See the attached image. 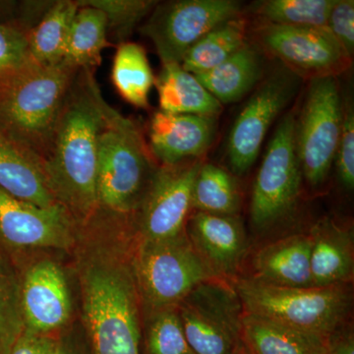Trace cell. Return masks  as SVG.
<instances>
[{"label":"cell","instance_id":"6da1fadb","mask_svg":"<svg viewBox=\"0 0 354 354\" xmlns=\"http://www.w3.org/2000/svg\"><path fill=\"white\" fill-rule=\"evenodd\" d=\"M123 225L92 221L79 253L83 320L94 354H141L140 295L132 259L116 241Z\"/></svg>","mask_w":354,"mask_h":354},{"label":"cell","instance_id":"7a4b0ae2","mask_svg":"<svg viewBox=\"0 0 354 354\" xmlns=\"http://www.w3.org/2000/svg\"><path fill=\"white\" fill-rule=\"evenodd\" d=\"M95 71L77 72L44 160L53 196L79 225L97 209L100 136L114 111L102 97Z\"/></svg>","mask_w":354,"mask_h":354},{"label":"cell","instance_id":"3957f363","mask_svg":"<svg viewBox=\"0 0 354 354\" xmlns=\"http://www.w3.org/2000/svg\"><path fill=\"white\" fill-rule=\"evenodd\" d=\"M78 69L28 60L0 74V133L46 160Z\"/></svg>","mask_w":354,"mask_h":354},{"label":"cell","instance_id":"277c9868","mask_svg":"<svg viewBox=\"0 0 354 354\" xmlns=\"http://www.w3.org/2000/svg\"><path fill=\"white\" fill-rule=\"evenodd\" d=\"M158 167L138 123L114 109L100 136L93 218L133 223Z\"/></svg>","mask_w":354,"mask_h":354},{"label":"cell","instance_id":"5b68a950","mask_svg":"<svg viewBox=\"0 0 354 354\" xmlns=\"http://www.w3.org/2000/svg\"><path fill=\"white\" fill-rule=\"evenodd\" d=\"M235 292L246 313L329 337L341 327L351 308V295L342 286L286 288L241 279Z\"/></svg>","mask_w":354,"mask_h":354},{"label":"cell","instance_id":"8992f818","mask_svg":"<svg viewBox=\"0 0 354 354\" xmlns=\"http://www.w3.org/2000/svg\"><path fill=\"white\" fill-rule=\"evenodd\" d=\"M132 263L141 304L151 315L177 308L198 286L216 277L186 232L167 241H141Z\"/></svg>","mask_w":354,"mask_h":354},{"label":"cell","instance_id":"52a82bcc","mask_svg":"<svg viewBox=\"0 0 354 354\" xmlns=\"http://www.w3.org/2000/svg\"><path fill=\"white\" fill-rule=\"evenodd\" d=\"M342 102L335 77L310 81L295 122V145L302 176L312 186L326 180L341 135Z\"/></svg>","mask_w":354,"mask_h":354},{"label":"cell","instance_id":"ba28073f","mask_svg":"<svg viewBox=\"0 0 354 354\" xmlns=\"http://www.w3.org/2000/svg\"><path fill=\"white\" fill-rule=\"evenodd\" d=\"M235 0H177L158 3L141 32L151 39L162 65L181 64L194 44L215 29L241 15Z\"/></svg>","mask_w":354,"mask_h":354},{"label":"cell","instance_id":"9c48e42d","mask_svg":"<svg viewBox=\"0 0 354 354\" xmlns=\"http://www.w3.org/2000/svg\"><path fill=\"white\" fill-rule=\"evenodd\" d=\"M295 111L283 116L266 150L254 183L251 218L267 230L290 213L301 185L302 172L295 145Z\"/></svg>","mask_w":354,"mask_h":354},{"label":"cell","instance_id":"30bf717a","mask_svg":"<svg viewBox=\"0 0 354 354\" xmlns=\"http://www.w3.org/2000/svg\"><path fill=\"white\" fill-rule=\"evenodd\" d=\"M215 281L198 286L176 308L194 354H234L242 342L241 300Z\"/></svg>","mask_w":354,"mask_h":354},{"label":"cell","instance_id":"8fae6325","mask_svg":"<svg viewBox=\"0 0 354 354\" xmlns=\"http://www.w3.org/2000/svg\"><path fill=\"white\" fill-rule=\"evenodd\" d=\"M78 230V223L62 205L39 208L0 189V251L17 267L20 256L32 249L72 248Z\"/></svg>","mask_w":354,"mask_h":354},{"label":"cell","instance_id":"7c38bea8","mask_svg":"<svg viewBox=\"0 0 354 354\" xmlns=\"http://www.w3.org/2000/svg\"><path fill=\"white\" fill-rule=\"evenodd\" d=\"M202 164L200 158L158 165L133 220L141 241H167L186 232L192 209L193 186Z\"/></svg>","mask_w":354,"mask_h":354},{"label":"cell","instance_id":"4fadbf2b","mask_svg":"<svg viewBox=\"0 0 354 354\" xmlns=\"http://www.w3.org/2000/svg\"><path fill=\"white\" fill-rule=\"evenodd\" d=\"M257 38L270 55L299 78L311 81L335 77L351 66V58L328 28L263 23Z\"/></svg>","mask_w":354,"mask_h":354},{"label":"cell","instance_id":"5bb4252c","mask_svg":"<svg viewBox=\"0 0 354 354\" xmlns=\"http://www.w3.org/2000/svg\"><path fill=\"white\" fill-rule=\"evenodd\" d=\"M299 77L288 69L270 76L237 116L227 140L230 169L237 176L246 174L257 160L270 127L297 90Z\"/></svg>","mask_w":354,"mask_h":354},{"label":"cell","instance_id":"9a60e30c","mask_svg":"<svg viewBox=\"0 0 354 354\" xmlns=\"http://www.w3.org/2000/svg\"><path fill=\"white\" fill-rule=\"evenodd\" d=\"M21 299L25 330L29 332L53 335L71 318L68 283L55 261L39 260L21 272Z\"/></svg>","mask_w":354,"mask_h":354},{"label":"cell","instance_id":"2e32d148","mask_svg":"<svg viewBox=\"0 0 354 354\" xmlns=\"http://www.w3.org/2000/svg\"><path fill=\"white\" fill-rule=\"evenodd\" d=\"M215 116L172 114L158 111L149 127V148L160 165L200 160L216 133Z\"/></svg>","mask_w":354,"mask_h":354},{"label":"cell","instance_id":"e0dca14e","mask_svg":"<svg viewBox=\"0 0 354 354\" xmlns=\"http://www.w3.org/2000/svg\"><path fill=\"white\" fill-rule=\"evenodd\" d=\"M188 239L216 276H232L246 251V239L235 216L196 212L187 223Z\"/></svg>","mask_w":354,"mask_h":354},{"label":"cell","instance_id":"ac0fdd59","mask_svg":"<svg viewBox=\"0 0 354 354\" xmlns=\"http://www.w3.org/2000/svg\"><path fill=\"white\" fill-rule=\"evenodd\" d=\"M0 189L39 208L60 205L48 185L44 160L1 133Z\"/></svg>","mask_w":354,"mask_h":354},{"label":"cell","instance_id":"d6986e66","mask_svg":"<svg viewBox=\"0 0 354 354\" xmlns=\"http://www.w3.org/2000/svg\"><path fill=\"white\" fill-rule=\"evenodd\" d=\"M241 341L250 354H328L333 344L329 337L250 313L242 316Z\"/></svg>","mask_w":354,"mask_h":354},{"label":"cell","instance_id":"ffe728a7","mask_svg":"<svg viewBox=\"0 0 354 354\" xmlns=\"http://www.w3.org/2000/svg\"><path fill=\"white\" fill-rule=\"evenodd\" d=\"M310 267L316 288L342 286L353 274L351 234L329 218H323L310 232Z\"/></svg>","mask_w":354,"mask_h":354},{"label":"cell","instance_id":"44dd1931","mask_svg":"<svg viewBox=\"0 0 354 354\" xmlns=\"http://www.w3.org/2000/svg\"><path fill=\"white\" fill-rule=\"evenodd\" d=\"M309 235H292L261 249L254 260L255 279L286 288H312Z\"/></svg>","mask_w":354,"mask_h":354},{"label":"cell","instance_id":"7402d4cb","mask_svg":"<svg viewBox=\"0 0 354 354\" xmlns=\"http://www.w3.org/2000/svg\"><path fill=\"white\" fill-rule=\"evenodd\" d=\"M155 85L160 111L164 113L216 118L223 109V104L209 94L196 76L180 64L162 65Z\"/></svg>","mask_w":354,"mask_h":354},{"label":"cell","instance_id":"603a6c76","mask_svg":"<svg viewBox=\"0 0 354 354\" xmlns=\"http://www.w3.org/2000/svg\"><path fill=\"white\" fill-rule=\"evenodd\" d=\"M195 76L221 104H232L252 90L262 76V67L256 50L246 44L216 68Z\"/></svg>","mask_w":354,"mask_h":354},{"label":"cell","instance_id":"cb8c5ba5","mask_svg":"<svg viewBox=\"0 0 354 354\" xmlns=\"http://www.w3.org/2000/svg\"><path fill=\"white\" fill-rule=\"evenodd\" d=\"M78 1H53L44 17L28 34L29 58L37 64L53 65L64 62Z\"/></svg>","mask_w":354,"mask_h":354},{"label":"cell","instance_id":"d4e9b609","mask_svg":"<svg viewBox=\"0 0 354 354\" xmlns=\"http://www.w3.org/2000/svg\"><path fill=\"white\" fill-rule=\"evenodd\" d=\"M106 32L108 21L101 10L79 7L65 50V64L78 70L97 68L102 62V51L111 46Z\"/></svg>","mask_w":354,"mask_h":354},{"label":"cell","instance_id":"484cf974","mask_svg":"<svg viewBox=\"0 0 354 354\" xmlns=\"http://www.w3.org/2000/svg\"><path fill=\"white\" fill-rule=\"evenodd\" d=\"M111 80L123 100L135 108H149L156 78L143 46L131 41L120 44L114 55Z\"/></svg>","mask_w":354,"mask_h":354},{"label":"cell","instance_id":"4316f807","mask_svg":"<svg viewBox=\"0 0 354 354\" xmlns=\"http://www.w3.org/2000/svg\"><path fill=\"white\" fill-rule=\"evenodd\" d=\"M246 35L247 23L241 16L227 21L194 44L180 65L193 75L216 68L245 46Z\"/></svg>","mask_w":354,"mask_h":354},{"label":"cell","instance_id":"83f0119b","mask_svg":"<svg viewBox=\"0 0 354 354\" xmlns=\"http://www.w3.org/2000/svg\"><path fill=\"white\" fill-rule=\"evenodd\" d=\"M241 203L234 177L218 165L203 162L193 186L192 209L214 215L235 216Z\"/></svg>","mask_w":354,"mask_h":354},{"label":"cell","instance_id":"f1b7e54d","mask_svg":"<svg viewBox=\"0 0 354 354\" xmlns=\"http://www.w3.org/2000/svg\"><path fill=\"white\" fill-rule=\"evenodd\" d=\"M25 330L21 299V272L0 251V354H10Z\"/></svg>","mask_w":354,"mask_h":354},{"label":"cell","instance_id":"f546056e","mask_svg":"<svg viewBox=\"0 0 354 354\" xmlns=\"http://www.w3.org/2000/svg\"><path fill=\"white\" fill-rule=\"evenodd\" d=\"M335 0H266L254 4V13L267 24L327 28Z\"/></svg>","mask_w":354,"mask_h":354},{"label":"cell","instance_id":"4dcf8cb0","mask_svg":"<svg viewBox=\"0 0 354 354\" xmlns=\"http://www.w3.org/2000/svg\"><path fill=\"white\" fill-rule=\"evenodd\" d=\"M158 3L155 0H79L80 6L99 9L106 15L108 30L118 41L129 38L133 30Z\"/></svg>","mask_w":354,"mask_h":354},{"label":"cell","instance_id":"1f68e13d","mask_svg":"<svg viewBox=\"0 0 354 354\" xmlns=\"http://www.w3.org/2000/svg\"><path fill=\"white\" fill-rule=\"evenodd\" d=\"M145 344L146 354H194L184 335L176 308L151 315Z\"/></svg>","mask_w":354,"mask_h":354},{"label":"cell","instance_id":"d6a6232c","mask_svg":"<svg viewBox=\"0 0 354 354\" xmlns=\"http://www.w3.org/2000/svg\"><path fill=\"white\" fill-rule=\"evenodd\" d=\"M335 167L342 185L348 190L354 187V113L353 106H342L341 135L335 152Z\"/></svg>","mask_w":354,"mask_h":354},{"label":"cell","instance_id":"836d02e7","mask_svg":"<svg viewBox=\"0 0 354 354\" xmlns=\"http://www.w3.org/2000/svg\"><path fill=\"white\" fill-rule=\"evenodd\" d=\"M29 59L27 35L14 26L0 23V74L19 68Z\"/></svg>","mask_w":354,"mask_h":354},{"label":"cell","instance_id":"e575fe53","mask_svg":"<svg viewBox=\"0 0 354 354\" xmlns=\"http://www.w3.org/2000/svg\"><path fill=\"white\" fill-rule=\"evenodd\" d=\"M328 29L337 39L349 57L354 53V1L335 0L330 9Z\"/></svg>","mask_w":354,"mask_h":354},{"label":"cell","instance_id":"d590c367","mask_svg":"<svg viewBox=\"0 0 354 354\" xmlns=\"http://www.w3.org/2000/svg\"><path fill=\"white\" fill-rule=\"evenodd\" d=\"M57 337L25 330L14 344L10 354H53Z\"/></svg>","mask_w":354,"mask_h":354},{"label":"cell","instance_id":"8d00e7d4","mask_svg":"<svg viewBox=\"0 0 354 354\" xmlns=\"http://www.w3.org/2000/svg\"><path fill=\"white\" fill-rule=\"evenodd\" d=\"M53 354H94L87 337H76V335L64 334L57 339Z\"/></svg>","mask_w":354,"mask_h":354},{"label":"cell","instance_id":"74e56055","mask_svg":"<svg viewBox=\"0 0 354 354\" xmlns=\"http://www.w3.org/2000/svg\"><path fill=\"white\" fill-rule=\"evenodd\" d=\"M328 354H354V344L353 337H348L342 339L337 344H333Z\"/></svg>","mask_w":354,"mask_h":354},{"label":"cell","instance_id":"f35d334b","mask_svg":"<svg viewBox=\"0 0 354 354\" xmlns=\"http://www.w3.org/2000/svg\"><path fill=\"white\" fill-rule=\"evenodd\" d=\"M10 6H12V3H11V2L0 1V14L4 12L8 13L7 12V9L10 8Z\"/></svg>","mask_w":354,"mask_h":354},{"label":"cell","instance_id":"ab89813d","mask_svg":"<svg viewBox=\"0 0 354 354\" xmlns=\"http://www.w3.org/2000/svg\"><path fill=\"white\" fill-rule=\"evenodd\" d=\"M234 354H248V351H247L244 344H241V346H239V348L235 351Z\"/></svg>","mask_w":354,"mask_h":354},{"label":"cell","instance_id":"60d3db41","mask_svg":"<svg viewBox=\"0 0 354 354\" xmlns=\"http://www.w3.org/2000/svg\"><path fill=\"white\" fill-rule=\"evenodd\" d=\"M248 354H250V353H249V351H248Z\"/></svg>","mask_w":354,"mask_h":354}]
</instances>
